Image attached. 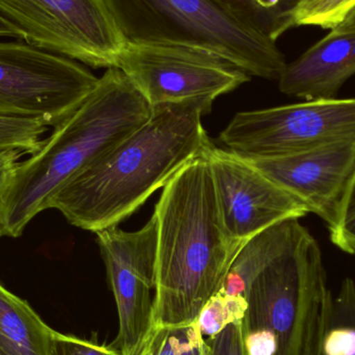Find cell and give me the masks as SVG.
I'll list each match as a JSON object with an SVG mask.
<instances>
[{
	"instance_id": "277c9868",
	"label": "cell",
	"mask_w": 355,
	"mask_h": 355,
	"mask_svg": "<svg viewBox=\"0 0 355 355\" xmlns=\"http://www.w3.org/2000/svg\"><path fill=\"white\" fill-rule=\"evenodd\" d=\"M127 43L166 44L214 54L250 77L279 80L287 66L277 42L213 0H104Z\"/></svg>"
},
{
	"instance_id": "30bf717a",
	"label": "cell",
	"mask_w": 355,
	"mask_h": 355,
	"mask_svg": "<svg viewBox=\"0 0 355 355\" xmlns=\"http://www.w3.org/2000/svg\"><path fill=\"white\" fill-rule=\"evenodd\" d=\"M116 300L119 333L112 345L124 352L139 343L152 327L157 261L155 215L139 231L118 227L96 233Z\"/></svg>"
},
{
	"instance_id": "6da1fadb",
	"label": "cell",
	"mask_w": 355,
	"mask_h": 355,
	"mask_svg": "<svg viewBox=\"0 0 355 355\" xmlns=\"http://www.w3.org/2000/svg\"><path fill=\"white\" fill-rule=\"evenodd\" d=\"M206 114L196 103L154 106L143 126L67 184L50 209L85 231L118 227L208 149Z\"/></svg>"
},
{
	"instance_id": "4316f807",
	"label": "cell",
	"mask_w": 355,
	"mask_h": 355,
	"mask_svg": "<svg viewBox=\"0 0 355 355\" xmlns=\"http://www.w3.org/2000/svg\"><path fill=\"white\" fill-rule=\"evenodd\" d=\"M340 27H355V8L354 10L348 15L346 20L344 21L343 24Z\"/></svg>"
},
{
	"instance_id": "83f0119b",
	"label": "cell",
	"mask_w": 355,
	"mask_h": 355,
	"mask_svg": "<svg viewBox=\"0 0 355 355\" xmlns=\"http://www.w3.org/2000/svg\"><path fill=\"white\" fill-rule=\"evenodd\" d=\"M320 339H321V338H320ZM318 355H321L320 354V346H319V354H318Z\"/></svg>"
},
{
	"instance_id": "44dd1931",
	"label": "cell",
	"mask_w": 355,
	"mask_h": 355,
	"mask_svg": "<svg viewBox=\"0 0 355 355\" xmlns=\"http://www.w3.org/2000/svg\"><path fill=\"white\" fill-rule=\"evenodd\" d=\"M49 355H123L114 345H100L73 336L62 335L54 331Z\"/></svg>"
},
{
	"instance_id": "cb8c5ba5",
	"label": "cell",
	"mask_w": 355,
	"mask_h": 355,
	"mask_svg": "<svg viewBox=\"0 0 355 355\" xmlns=\"http://www.w3.org/2000/svg\"><path fill=\"white\" fill-rule=\"evenodd\" d=\"M23 155L18 150H0V198L10 185Z\"/></svg>"
},
{
	"instance_id": "8992f818",
	"label": "cell",
	"mask_w": 355,
	"mask_h": 355,
	"mask_svg": "<svg viewBox=\"0 0 355 355\" xmlns=\"http://www.w3.org/2000/svg\"><path fill=\"white\" fill-rule=\"evenodd\" d=\"M246 159H271L355 139V98L238 112L219 137Z\"/></svg>"
},
{
	"instance_id": "52a82bcc",
	"label": "cell",
	"mask_w": 355,
	"mask_h": 355,
	"mask_svg": "<svg viewBox=\"0 0 355 355\" xmlns=\"http://www.w3.org/2000/svg\"><path fill=\"white\" fill-rule=\"evenodd\" d=\"M20 40L92 68H114L125 41L104 0H0Z\"/></svg>"
},
{
	"instance_id": "2e32d148",
	"label": "cell",
	"mask_w": 355,
	"mask_h": 355,
	"mask_svg": "<svg viewBox=\"0 0 355 355\" xmlns=\"http://www.w3.org/2000/svg\"><path fill=\"white\" fill-rule=\"evenodd\" d=\"M254 31L272 41L292 28L295 8L304 0H213Z\"/></svg>"
},
{
	"instance_id": "d6986e66",
	"label": "cell",
	"mask_w": 355,
	"mask_h": 355,
	"mask_svg": "<svg viewBox=\"0 0 355 355\" xmlns=\"http://www.w3.org/2000/svg\"><path fill=\"white\" fill-rule=\"evenodd\" d=\"M48 126L39 119L0 114V150H18L33 154L41 146Z\"/></svg>"
},
{
	"instance_id": "e0dca14e",
	"label": "cell",
	"mask_w": 355,
	"mask_h": 355,
	"mask_svg": "<svg viewBox=\"0 0 355 355\" xmlns=\"http://www.w3.org/2000/svg\"><path fill=\"white\" fill-rule=\"evenodd\" d=\"M123 355H209L206 339L198 324L153 327Z\"/></svg>"
},
{
	"instance_id": "5b68a950",
	"label": "cell",
	"mask_w": 355,
	"mask_h": 355,
	"mask_svg": "<svg viewBox=\"0 0 355 355\" xmlns=\"http://www.w3.org/2000/svg\"><path fill=\"white\" fill-rule=\"evenodd\" d=\"M327 291L320 246L298 220L283 250L248 289L241 322L244 355H302Z\"/></svg>"
},
{
	"instance_id": "9c48e42d",
	"label": "cell",
	"mask_w": 355,
	"mask_h": 355,
	"mask_svg": "<svg viewBox=\"0 0 355 355\" xmlns=\"http://www.w3.org/2000/svg\"><path fill=\"white\" fill-rule=\"evenodd\" d=\"M116 67L152 107L196 103L210 112L216 98L252 78L214 54L166 44L125 42Z\"/></svg>"
},
{
	"instance_id": "7402d4cb",
	"label": "cell",
	"mask_w": 355,
	"mask_h": 355,
	"mask_svg": "<svg viewBox=\"0 0 355 355\" xmlns=\"http://www.w3.org/2000/svg\"><path fill=\"white\" fill-rule=\"evenodd\" d=\"M329 236L340 250L355 254V176L344 202L339 225Z\"/></svg>"
},
{
	"instance_id": "5bb4252c",
	"label": "cell",
	"mask_w": 355,
	"mask_h": 355,
	"mask_svg": "<svg viewBox=\"0 0 355 355\" xmlns=\"http://www.w3.org/2000/svg\"><path fill=\"white\" fill-rule=\"evenodd\" d=\"M54 329L0 283V355H49Z\"/></svg>"
},
{
	"instance_id": "ac0fdd59",
	"label": "cell",
	"mask_w": 355,
	"mask_h": 355,
	"mask_svg": "<svg viewBox=\"0 0 355 355\" xmlns=\"http://www.w3.org/2000/svg\"><path fill=\"white\" fill-rule=\"evenodd\" d=\"M355 0H304L292 14V28L316 26L338 28L354 10Z\"/></svg>"
},
{
	"instance_id": "9a60e30c",
	"label": "cell",
	"mask_w": 355,
	"mask_h": 355,
	"mask_svg": "<svg viewBox=\"0 0 355 355\" xmlns=\"http://www.w3.org/2000/svg\"><path fill=\"white\" fill-rule=\"evenodd\" d=\"M300 219L275 223L246 241L236 254L219 293L246 300L252 282L281 252Z\"/></svg>"
},
{
	"instance_id": "7c38bea8",
	"label": "cell",
	"mask_w": 355,
	"mask_h": 355,
	"mask_svg": "<svg viewBox=\"0 0 355 355\" xmlns=\"http://www.w3.org/2000/svg\"><path fill=\"white\" fill-rule=\"evenodd\" d=\"M248 160L324 220L329 234L337 229L355 176V139L286 157Z\"/></svg>"
},
{
	"instance_id": "8fae6325",
	"label": "cell",
	"mask_w": 355,
	"mask_h": 355,
	"mask_svg": "<svg viewBox=\"0 0 355 355\" xmlns=\"http://www.w3.org/2000/svg\"><path fill=\"white\" fill-rule=\"evenodd\" d=\"M206 156L221 220L230 237L238 243L243 245L275 223L310 213L304 202L245 158L213 143Z\"/></svg>"
},
{
	"instance_id": "d4e9b609",
	"label": "cell",
	"mask_w": 355,
	"mask_h": 355,
	"mask_svg": "<svg viewBox=\"0 0 355 355\" xmlns=\"http://www.w3.org/2000/svg\"><path fill=\"white\" fill-rule=\"evenodd\" d=\"M323 329V302L321 306L320 314L315 324L313 325L308 340H306V347H304L302 355H318L319 346H320L321 334Z\"/></svg>"
},
{
	"instance_id": "3957f363",
	"label": "cell",
	"mask_w": 355,
	"mask_h": 355,
	"mask_svg": "<svg viewBox=\"0 0 355 355\" xmlns=\"http://www.w3.org/2000/svg\"><path fill=\"white\" fill-rule=\"evenodd\" d=\"M152 106L114 67L87 99L54 127L39 150L20 162L0 198V238H18L54 196L94 162L143 126Z\"/></svg>"
},
{
	"instance_id": "ba28073f",
	"label": "cell",
	"mask_w": 355,
	"mask_h": 355,
	"mask_svg": "<svg viewBox=\"0 0 355 355\" xmlns=\"http://www.w3.org/2000/svg\"><path fill=\"white\" fill-rule=\"evenodd\" d=\"M99 78L72 58L27 42L0 41V114L55 127L93 92Z\"/></svg>"
},
{
	"instance_id": "603a6c76",
	"label": "cell",
	"mask_w": 355,
	"mask_h": 355,
	"mask_svg": "<svg viewBox=\"0 0 355 355\" xmlns=\"http://www.w3.org/2000/svg\"><path fill=\"white\" fill-rule=\"evenodd\" d=\"M206 341L209 355H244L241 322L227 325L220 333Z\"/></svg>"
},
{
	"instance_id": "484cf974",
	"label": "cell",
	"mask_w": 355,
	"mask_h": 355,
	"mask_svg": "<svg viewBox=\"0 0 355 355\" xmlns=\"http://www.w3.org/2000/svg\"><path fill=\"white\" fill-rule=\"evenodd\" d=\"M0 37H12V39L20 40L18 33L10 25L6 24L1 18H0Z\"/></svg>"
},
{
	"instance_id": "4fadbf2b",
	"label": "cell",
	"mask_w": 355,
	"mask_h": 355,
	"mask_svg": "<svg viewBox=\"0 0 355 355\" xmlns=\"http://www.w3.org/2000/svg\"><path fill=\"white\" fill-rule=\"evenodd\" d=\"M355 75V27H338L287 64L279 91L304 100L334 99Z\"/></svg>"
},
{
	"instance_id": "ffe728a7",
	"label": "cell",
	"mask_w": 355,
	"mask_h": 355,
	"mask_svg": "<svg viewBox=\"0 0 355 355\" xmlns=\"http://www.w3.org/2000/svg\"><path fill=\"white\" fill-rule=\"evenodd\" d=\"M248 309L245 298L233 297L217 292L202 309L196 320L205 339L214 337L232 323L242 322Z\"/></svg>"
},
{
	"instance_id": "7a4b0ae2",
	"label": "cell",
	"mask_w": 355,
	"mask_h": 355,
	"mask_svg": "<svg viewBox=\"0 0 355 355\" xmlns=\"http://www.w3.org/2000/svg\"><path fill=\"white\" fill-rule=\"evenodd\" d=\"M206 151L166 183L155 206L153 327L196 323L243 246L221 220Z\"/></svg>"
}]
</instances>
